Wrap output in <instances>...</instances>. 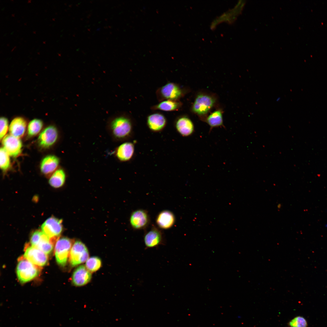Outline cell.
<instances>
[{
	"instance_id": "cell-6",
	"label": "cell",
	"mask_w": 327,
	"mask_h": 327,
	"mask_svg": "<svg viewBox=\"0 0 327 327\" xmlns=\"http://www.w3.org/2000/svg\"><path fill=\"white\" fill-rule=\"evenodd\" d=\"M58 135L56 127L53 125L48 126L40 134L38 140V144L43 148H48L56 142Z\"/></svg>"
},
{
	"instance_id": "cell-30",
	"label": "cell",
	"mask_w": 327,
	"mask_h": 327,
	"mask_svg": "<svg viewBox=\"0 0 327 327\" xmlns=\"http://www.w3.org/2000/svg\"><path fill=\"white\" fill-rule=\"evenodd\" d=\"M280 97H279L278 98H277V100H276V101H279V100H280Z\"/></svg>"
},
{
	"instance_id": "cell-1",
	"label": "cell",
	"mask_w": 327,
	"mask_h": 327,
	"mask_svg": "<svg viewBox=\"0 0 327 327\" xmlns=\"http://www.w3.org/2000/svg\"><path fill=\"white\" fill-rule=\"evenodd\" d=\"M109 132L114 139L119 141L128 140L133 135V124L128 116L121 115L116 116L110 122Z\"/></svg>"
},
{
	"instance_id": "cell-12",
	"label": "cell",
	"mask_w": 327,
	"mask_h": 327,
	"mask_svg": "<svg viewBox=\"0 0 327 327\" xmlns=\"http://www.w3.org/2000/svg\"><path fill=\"white\" fill-rule=\"evenodd\" d=\"M130 223L134 229L140 230L145 228L148 224L150 219L147 212L143 209L134 211L130 218Z\"/></svg>"
},
{
	"instance_id": "cell-2",
	"label": "cell",
	"mask_w": 327,
	"mask_h": 327,
	"mask_svg": "<svg viewBox=\"0 0 327 327\" xmlns=\"http://www.w3.org/2000/svg\"><path fill=\"white\" fill-rule=\"evenodd\" d=\"M40 267L38 266L24 257L19 258L17 267L19 280L22 283L27 282L37 276L40 273Z\"/></svg>"
},
{
	"instance_id": "cell-23",
	"label": "cell",
	"mask_w": 327,
	"mask_h": 327,
	"mask_svg": "<svg viewBox=\"0 0 327 327\" xmlns=\"http://www.w3.org/2000/svg\"><path fill=\"white\" fill-rule=\"evenodd\" d=\"M43 123L40 119H34L29 123L27 127V133L29 137H32L38 134L43 127Z\"/></svg>"
},
{
	"instance_id": "cell-18",
	"label": "cell",
	"mask_w": 327,
	"mask_h": 327,
	"mask_svg": "<svg viewBox=\"0 0 327 327\" xmlns=\"http://www.w3.org/2000/svg\"><path fill=\"white\" fill-rule=\"evenodd\" d=\"M27 123L23 117H16L11 121L9 130L11 135L18 138L23 136L26 130Z\"/></svg>"
},
{
	"instance_id": "cell-28",
	"label": "cell",
	"mask_w": 327,
	"mask_h": 327,
	"mask_svg": "<svg viewBox=\"0 0 327 327\" xmlns=\"http://www.w3.org/2000/svg\"><path fill=\"white\" fill-rule=\"evenodd\" d=\"M43 234V233L41 231H37L35 232L32 234L30 239L31 246L35 247L41 239Z\"/></svg>"
},
{
	"instance_id": "cell-22",
	"label": "cell",
	"mask_w": 327,
	"mask_h": 327,
	"mask_svg": "<svg viewBox=\"0 0 327 327\" xmlns=\"http://www.w3.org/2000/svg\"><path fill=\"white\" fill-rule=\"evenodd\" d=\"M206 122L210 127V132L214 127L223 126L222 115L220 111H215L209 115L206 119Z\"/></svg>"
},
{
	"instance_id": "cell-10",
	"label": "cell",
	"mask_w": 327,
	"mask_h": 327,
	"mask_svg": "<svg viewBox=\"0 0 327 327\" xmlns=\"http://www.w3.org/2000/svg\"><path fill=\"white\" fill-rule=\"evenodd\" d=\"M215 101L212 97L207 95H198L194 101L192 110L199 115L206 114L214 104Z\"/></svg>"
},
{
	"instance_id": "cell-11",
	"label": "cell",
	"mask_w": 327,
	"mask_h": 327,
	"mask_svg": "<svg viewBox=\"0 0 327 327\" xmlns=\"http://www.w3.org/2000/svg\"><path fill=\"white\" fill-rule=\"evenodd\" d=\"M2 143L3 147L9 156L15 157L21 153L22 145L19 138L8 134L2 139Z\"/></svg>"
},
{
	"instance_id": "cell-16",
	"label": "cell",
	"mask_w": 327,
	"mask_h": 327,
	"mask_svg": "<svg viewBox=\"0 0 327 327\" xmlns=\"http://www.w3.org/2000/svg\"><path fill=\"white\" fill-rule=\"evenodd\" d=\"M167 123L165 117L160 113L151 114L147 118V126L150 130L154 132H159L163 130Z\"/></svg>"
},
{
	"instance_id": "cell-9",
	"label": "cell",
	"mask_w": 327,
	"mask_h": 327,
	"mask_svg": "<svg viewBox=\"0 0 327 327\" xmlns=\"http://www.w3.org/2000/svg\"><path fill=\"white\" fill-rule=\"evenodd\" d=\"M41 229L42 232L50 239L59 238L62 230V220L50 217L42 225Z\"/></svg>"
},
{
	"instance_id": "cell-19",
	"label": "cell",
	"mask_w": 327,
	"mask_h": 327,
	"mask_svg": "<svg viewBox=\"0 0 327 327\" xmlns=\"http://www.w3.org/2000/svg\"><path fill=\"white\" fill-rule=\"evenodd\" d=\"M175 218L173 214L170 211L164 210L158 215L156 222L160 228L167 229L171 227L174 223Z\"/></svg>"
},
{
	"instance_id": "cell-13",
	"label": "cell",
	"mask_w": 327,
	"mask_h": 327,
	"mask_svg": "<svg viewBox=\"0 0 327 327\" xmlns=\"http://www.w3.org/2000/svg\"><path fill=\"white\" fill-rule=\"evenodd\" d=\"M92 278L91 272L83 265L77 267L74 271L71 278L73 285L75 286H84L91 281Z\"/></svg>"
},
{
	"instance_id": "cell-14",
	"label": "cell",
	"mask_w": 327,
	"mask_h": 327,
	"mask_svg": "<svg viewBox=\"0 0 327 327\" xmlns=\"http://www.w3.org/2000/svg\"><path fill=\"white\" fill-rule=\"evenodd\" d=\"M175 128L181 136L187 137L191 136L194 131V124L191 120L186 116L177 118L175 122Z\"/></svg>"
},
{
	"instance_id": "cell-20",
	"label": "cell",
	"mask_w": 327,
	"mask_h": 327,
	"mask_svg": "<svg viewBox=\"0 0 327 327\" xmlns=\"http://www.w3.org/2000/svg\"><path fill=\"white\" fill-rule=\"evenodd\" d=\"M153 106V110H161L165 111H172L177 110L181 106L180 103L177 101L164 100Z\"/></svg>"
},
{
	"instance_id": "cell-3",
	"label": "cell",
	"mask_w": 327,
	"mask_h": 327,
	"mask_svg": "<svg viewBox=\"0 0 327 327\" xmlns=\"http://www.w3.org/2000/svg\"><path fill=\"white\" fill-rule=\"evenodd\" d=\"M74 241L67 237L58 238L56 242L55 255L56 261L61 266L66 265Z\"/></svg>"
},
{
	"instance_id": "cell-29",
	"label": "cell",
	"mask_w": 327,
	"mask_h": 327,
	"mask_svg": "<svg viewBox=\"0 0 327 327\" xmlns=\"http://www.w3.org/2000/svg\"><path fill=\"white\" fill-rule=\"evenodd\" d=\"M324 227L325 228L327 229V223L325 224Z\"/></svg>"
},
{
	"instance_id": "cell-17",
	"label": "cell",
	"mask_w": 327,
	"mask_h": 327,
	"mask_svg": "<svg viewBox=\"0 0 327 327\" xmlns=\"http://www.w3.org/2000/svg\"><path fill=\"white\" fill-rule=\"evenodd\" d=\"M59 163V159L56 156L53 155H47L41 162L40 170L44 175H49L56 170Z\"/></svg>"
},
{
	"instance_id": "cell-7",
	"label": "cell",
	"mask_w": 327,
	"mask_h": 327,
	"mask_svg": "<svg viewBox=\"0 0 327 327\" xmlns=\"http://www.w3.org/2000/svg\"><path fill=\"white\" fill-rule=\"evenodd\" d=\"M144 241L146 249L157 247L165 244L164 237L162 232L154 226L145 233Z\"/></svg>"
},
{
	"instance_id": "cell-15",
	"label": "cell",
	"mask_w": 327,
	"mask_h": 327,
	"mask_svg": "<svg viewBox=\"0 0 327 327\" xmlns=\"http://www.w3.org/2000/svg\"><path fill=\"white\" fill-rule=\"evenodd\" d=\"M135 152L134 144L126 142L120 145L115 151V155L120 161L125 162L129 161L133 157Z\"/></svg>"
},
{
	"instance_id": "cell-4",
	"label": "cell",
	"mask_w": 327,
	"mask_h": 327,
	"mask_svg": "<svg viewBox=\"0 0 327 327\" xmlns=\"http://www.w3.org/2000/svg\"><path fill=\"white\" fill-rule=\"evenodd\" d=\"M88 250L85 244L80 241L75 242L71 247L69 262L72 267L84 263L89 258Z\"/></svg>"
},
{
	"instance_id": "cell-21",
	"label": "cell",
	"mask_w": 327,
	"mask_h": 327,
	"mask_svg": "<svg viewBox=\"0 0 327 327\" xmlns=\"http://www.w3.org/2000/svg\"><path fill=\"white\" fill-rule=\"evenodd\" d=\"M66 174L64 170L61 169L56 170L51 177L49 181V184L54 188H59L64 183Z\"/></svg>"
},
{
	"instance_id": "cell-25",
	"label": "cell",
	"mask_w": 327,
	"mask_h": 327,
	"mask_svg": "<svg viewBox=\"0 0 327 327\" xmlns=\"http://www.w3.org/2000/svg\"><path fill=\"white\" fill-rule=\"evenodd\" d=\"M0 154V168L3 171H5L9 169L10 165L9 155L3 147L1 148Z\"/></svg>"
},
{
	"instance_id": "cell-24",
	"label": "cell",
	"mask_w": 327,
	"mask_h": 327,
	"mask_svg": "<svg viewBox=\"0 0 327 327\" xmlns=\"http://www.w3.org/2000/svg\"><path fill=\"white\" fill-rule=\"evenodd\" d=\"M101 261L97 256H93L89 258L86 261L85 267L91 272H95L101 267Z\"/></svg>"
},
{
	"instance_id": "cell-5",
	"label": "cell",
	"mask_w": 327,
	"mask_h": 327,
	"mask_svg": "<svg viewBox=\"0 0 327 327\" xmlns=\"http://www.w3.org/2000/svg\"><path fill=\"white\" fill-rule=\"evenodd\" d=\"M157 100L160 102L166 100L177 101L183 95L180 87L177 84L169 82L159 88L156 92Z\"/></svg>"
},
{
	"instance_id": "cell-8",
	"label": "cell",
	"mask_w": 327,
	"mask_h": 327,
	"mask_svg": "<svg viewBox=\"0 0 327 327\" xmlns=\"http://www.w3.org/2000/svg\"><path fill=\"white\" fill-rule=\"evenodd\" d=\"M23 257L33 264L40 267L45 265L48 260L47 254L32 246H26Z\"/></svg>"
},
{
	"instance_id": "cell-26",
	"label": "cell",
	"mask_w": 327,
	"mask_h": 327,
	"mask_svg": "<svg viewBox=\"0 0 327 327\" xmlns=\"http://www.w3.org/2000/svg\"><path fill=\"white\" fill-rule=\"evenodd\" d=\"M289 325L291 327H306L307 325L306 320L300 316L296 317L289 322Z\"/></svg>"
},
{
	"instance_id": "cell-27",
	"label": "cell",
	"mask_w": 327,
	"mask_h": 327,
	"mask_svg": "<svg viewBox=\"0 0 327 327\" xmlns=\"http://www.w3.org/2000/svg\"><path fill=\"white\" fill-rule=\"evenodd\" d=\"M0 123V138L1 140L5 137L8 130V119L4 117H1Z\"/></svg>"
}]
</instances>
